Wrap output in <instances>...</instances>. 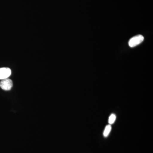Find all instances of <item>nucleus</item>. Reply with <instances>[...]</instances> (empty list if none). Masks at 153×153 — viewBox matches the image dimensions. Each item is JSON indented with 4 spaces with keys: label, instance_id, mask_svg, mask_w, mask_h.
I'll return each instance as SVG.
<instances>
[{
    "label": "nucleus",
    "instance_id": "4",
    "mask_svg": "<svg viewBox=\"0 0 153 153\" xmlns=\"http://www.w3.org/2000/svg\"><path fill=\"white\" fill-rule=\"evenodd\" d=\"M111 130V125H108L105 126L104 131H103V136L106 137L109 135L110 133Z\"/></svg>",
    "mask_w": 153,
    "mask_h": 153
},
{
    "label": "nucleus",
    "instance_id": "1",
    "mask_svg": "<svg viewBox=\"0 0 153 153\" xmlns=\"http://www.w3.org/2000/svg\"><path fill=\"white\" fill-rule=\"evenodd\" d=\"M144 38L142 35H139L134 36L130 39L128 45L130 47H134L137 46L143 41Z\"/></svg>",
    "mask_w": 153,
    "mask_h": 153
},
{
    "label": "nucleus",
    "instance_id": "2",
    "mask_svg": "<svg viewBox=\"0 0 153 153\" xmlns=\"http://www.w3.org/2000/svg\"><path fill=\"white\" fill-rule=\"evenodd\" d=\"M13 86V81L9 78L2 79L0 82V87L5 91L11 90Z\"/></svg>",
    "mask_w": 153,
    "mask_h": 153
},
{
    "label": "nucleus",
    "instance_id": "3",
    "mask_svg": "<svg viewBox=\"0 0 153 153\" xmlns=\"http://www.w3.org/2000/svg\"><path fill=\"white\" fill-rule=\"evenodd\" d=\"M12 71L9 68H0V79H7L10 76Z\"/></svg>",
    "mask_w": 153,
    "mask_h": 153
},
{
    "label": "nucleus",
    "instance_id": "5",
    "mask_svg": "<svg viewBox=\"0 0 153 153\" xmlns=\"http://www.w3.org/2000/svg\"><path fill=\"white\" fill-rule=\"evenodd\" d=\"M116 119V116L114 114H111L108 118V122L109 124L111 125V124L114 123Z\"/></svg>",
    "mask_w": 153,
    "mask_h": 153
}]
</instances>
